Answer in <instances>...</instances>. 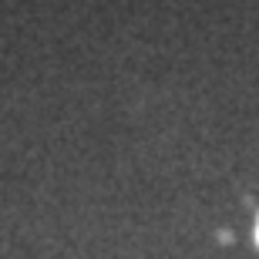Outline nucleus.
Listing matches in <instances>:
<instances>
[{"instance_id": "obj_1", "label": "nucleus", "mask_w": 259, "mask_h": 259, "mask_svg": "<svg viewBox=\"0 0 259 259\" xmlns=\"http://www.w3.org/2000/svg\"><path fill=\"white\" fill-rule=\"evenodd\" d=\"M256 236H259V229H256Z\"/></svg>"}]
</instances>
